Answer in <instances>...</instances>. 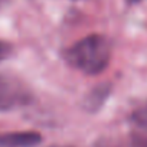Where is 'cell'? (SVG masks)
Listing matches in <instances>:
<instances>
[{
	"label": "cell",
	"instance_id": "cell-7",
	"mask_svg": "<svg viewBox=\"0 0 147 147\" xmlns=\"http://www.w3.org/2000/svg\"><path fill=\"white\" fill-rule=\"evenodd\" d=\"M131 146L133 147H147V136L146 134H133L131 137Z\"/></svg>",
	"mask_w": 147,
	"mask_h": 147
},
{
	"label": "cell",
	"instance_id": "cell-9",
	"mask_svg": "<svg viewBox=\"0 0 147 147\" xmlns=\"http://www.w3.org/2000/svg\"><path fill=\"white\" fill-rule=\"evenodd\" d=\"M0 3H2V0H0Z\"/></svg>",
	"mask_w": 147,
	"mask_h": 147
},
{
	"label": "cell",
	"instance_id": "cell-4",
	"mask_svg": "<svg viewBox=\"0 0 147 147\" xmlns=\"http://www.w3.org/2000/svg\"><path fill=\"white\" fill-rule=\"evenodd\" d=\"M42 141L36 131H12L0 134V147H35Z\"/></svg>",
	"mask_w": 147,
	"mask_h": 147
},
{
	"label": "cell",
	"instance_id": "cell-3",
	"mask_svg": "<svg viewBox=\"0 0 147 147\" xmlns=\"http://www.w3.org/2000/svg\"><path fill=\"white\" fill-rule=\"evenodd\" d=\"M111 91H113L111 82H101V84L95 85L84 97V100L81 102L82 108L90 114L98 113L102 108V105L105 104V101L108 100V97L111 95Z\"/></svg>",
	"mask_w": 147,
	"mask_h": 147
},
{
	"label": "cell",
	"instance_id": "cell-1",
	"mask_svg": "<svg viewBox=\"0 0 147 147\" xmlns=\"http://www.w3.org/2000/svg\"><path fill=\"white\" fill-rule=\"evenodd\" d=\"M111 55V40L104 35L92 33L68 48L65 52V59L72 68L85 75H98L108 66Z\"/></svg>",
	"mask_w": 147,
	"mask_h": 147
},
{
	"label": "cell",
	"instance_id": "cell-6",
	"mask_svg": "<svg viewBox=\"0 0 147 147\" xmlns=\"http://www.w3.org/2000/svg\"><path fill=\"white\" fill-rule=\"evenodd\" d=\"M13 52V48L10 43L7 42H3V40H0V62H3L5 59H7Z\"/></svg>",
	"mask_w": 147,
	"mask_h": 147
},
{
	"label": "cell",
	"instance_id": "cell-5",
	"mask_svg": "<svg viewBox=\"0 0 147 147\" xmlns=\"http://www.w3.org/2000/svg\"><path fill=\"white\" fill-rule=\"evenodd\" d=\"M131 120L140 127H147V102L133 113Z\"/></svg>",
	"mask_w": 147,
	"mask_h": 147
},
{
	"label": "cell",
	"instance_id": "cell-2",
	"mask_svg": "<svg viewBox=\"0 0 147 147\" xmlns=\"http://www.w3.org/2000/svg\"><path fill=\"white\" fill-rule=\"evenodd\" d=\"M33 92L29 85L12 72H0V111L29 105Z\"/></svg>",
	"mask_w": 147,
	"mask_h": 147
},
{
	"label": "cell",
	"instance_id": "cell-8",
	"mask_svg": "<svg viewBox=\"0 0 147 147\" xmlns=\"http://www.w3.org/2000/svg\"><path fill=\"white\" fill-rule=\"evenodd\" d=\"M127 2H130V3H138V2H141V0H127Z\"/></svg>",
	"mask_w": 147,
	"mask_h": 147
}]
</instances>
